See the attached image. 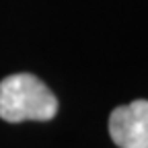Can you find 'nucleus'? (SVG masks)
Here are the masks:
<instances>
[{"label":"nucleus","mask_w":148,"mask_h":148,"mask_svg":"<svg viewBox=\"0 0 148 148\" xmlns=\"http://www.w3.org/2000/svg\"><path fill=\"white\" fill-rule=\"evenodd\" d=\"M56 113L58 99L35 74L18 72L0 82V117L4 121H49Z\"/></svg>","instance_id":"nucleus-1"},{"label":"nucleus","mask_w":148,"mask_h":148,"mask_svg":"<svg viewBox=\"0 0 148 148\" xmlns=\"http://www.w3.org/2000/svg\"><path fill=\"white\" fill-rule=\"evenodd\" d=\"M109 134L119 148H148V101L115 107L109 115Z\"/></svg>","instance_id":"nucleus-2"}]
</instances>
